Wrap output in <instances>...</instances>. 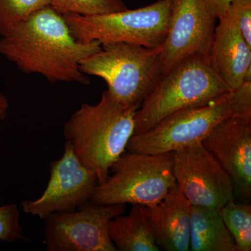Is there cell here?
Wrapping results in <instances>:
<instances>
[{
	"label": "cell",
	"instance_id": "6da1fadb",
	"mask_svg": "<svg viewBox=\"0 0 251 251\" xmlns=\"http://www.w3.org/2000/svg\"><path fill=\"white\" fill-rule=\"evenodd\" d=\"M102 49L99 41L80 42L52 6L38 10L0 38V54L25 74H39L51 83L90 85L80 63Z\"/></svg>",
	"mask_w": 251,
	"mask_h": 251
},
{
	"label": "cell",
	"instance_id": "7a4b0ae2",
	"mask_svg": "<svg viewBox=\"0 0 251 251\" xmlns=\"http://www.w3.org/2000/svg\"><path fill=\"white\" fill-rule=\"evenodd\" d=\"M137 110L125 106L107 90L97 105L82 104L64 125V138L78 161L96 173L99 184L125 152L134 133Z\"/></svg>",
	"mask_w": 251,
	"mask_h": 251
},
{
	"label": "cell",
	"instance_id": "3957f363",
	"mask_svg": "<svg viewBox=\"0 0 251 251\" xmlns=\"http://www.w3.org/2000/svg\"><path fill=\"white\" fill-rule=\"evenodd\" d=\"M230 91L206 56H191L162 74L135 113L133 134L143 133L183 108L209 103Z\"/></svg>",
	"mask_w": 251,
	"mask_h": 251
},
{
	"label": "cell",
	"instance_id": "277c9868",
	"mask_svg": "<svg viewBox=\"0 0 251 251\" xmlns=\"http://www.w3.org/2000/svg\"><path fill=\"white\" fill-rule=\"evenodd\" d=\"M161 48L126 43L103 44L100 51L81 61L80 70L103 78L119 102L138 110L163 74Z\"/></svg>",
	"mask_w": 251,
	"mask_h": 251
},
{
	"label": "cell",
	"instance_id": "5b68a950",
	"mask_svg": "<svg viewBox=\"0 0 251 251\" xmlns=\"http://www.w3.org/2000/svg\"><path fill=\"white\" fill-rule=\"evenodd\" d=\"M111 176L98 184L90 201L99 205L159 202L175 184L173 152H124L110 168Z\"/></svg>",
	"mask_w": 251,
	"mask_h": 251
},
{
	"label": "cell",
	"instance_id": "8992f818",
	"mask_svg": "<svg viewBox=\"0 0 251 251\" xmlns=\"http://www.w3.org/2000/svg\"><path fill=\"white\" fill-rule=\"evenodd\" d=\"M171 0H157L137 9L110 14L81 16L62 14L80 42L99 41L101 45L126 43L150 48H161L169 28Z\"/></svg>",
	"mask_w": 251,
	"mask_h": 251
},
{
	"label": "cell",
	"instance_id": "52a82bcc",
	"mask_svg": "<svg viewBox=\"0 0 251 251\" xmlns=\"http://www.w3.org/2000/svg\"><path fill=\"white\" fill-rule=\"evenodd\" d=\"M228 93L209 103L168 115L146 131L132 135L126 150L132 153L161 154L202 142L218 123L233 117Z\"/></svg>",
	"mask_w": 251,
	"mask_h": 251
},
{
	"label": "cell",
	"instance_id": "ba28073f",
	"mask_svg": "<svg viewBox=\"0 0 251 251\" xmlns=\"http://www.w3.org/2000/svg\"><path fill=\"white\" fill-rule=\"evenodd\" d=\"M125 209V204L99 205L89 201L72 212L51 214L45 219L46 251H116L109 223Z\"/></svg>",
	"mask_w": 251,
	"mask_h": 251
},
{
	"label": "cell",
	"instance_id": "9c48e42d",
	"mask_svg": "<svg viewBox=\"0 0 251 251\" xmlns=\"http://www.w3.org/2000/svg\"><path fill=\"white\" fill-rule=\"evenodd\" d=\"M173 173L191 205L220 211L235 198L228 174L201 142L173 151Z\"/></svg>",
	"mask_w": 251,
	"mask_h": 251
},
{
	"label": "cell",
	"instance_id": "30bf717a",
	"mask_svg": "<svg viewBox=\"0 0 251 251\" xmlns=\"http://www.w3.org/2000/svg\"><path fill=\"white\" fill-rule=\"evenodd\" d=\"M50 172L49 184L42 196L22 202L26 214L45 220L54 213L76 210L90 201L99 184L96 173L78 161L67 142L62 156L51 162Z\"/></svg>",
	"mask_w": 251,
	"mask_h": 251
},
{
	"label": "cell",
	"instance_id": "8fae6325",
	"mask_svg": "<svg viewBox=\"0 0 251 251\" xmlns=\"http://www.w3.org/2000/svg\"><path fill=\"white\" fill-rule=\"evenodd\" d=\"M216 21L204 0H171L169 28L160 51L163 74L191 56L207 57Z\"/></svg>",
	"mask_w": 251,
	"mask_h": 251
},
{
	"label": "cell",
	"instance_id": "7c38bea8",
	"mask_svg": "<svg viewBox=\"0 0 251 251\" xmlns=\"http://www.w3.org/2000/svg\"><path fill=\"white\" fill-rule=\"evenodd\" d=\"M201 143L228 174L234 197L250 203L251 121L227 117L218 123Z\"/></svg>",
	"mask_w": 251,
	"mask_h": 251
},
{
	"label": "cell",
	"instance_id": "4fadbf2b",
	"mask_svg": "<svg viewBox=\"0 0 251 251\" xmlns=\"http://www.w3.org/2000/svg\"><path fill=\"white\" fill-rule=\"evenodd\" d=\"M191 204L177 184L153 205H140L157 245L167 251H190Z\"/></svg>",
	"mask_w": 251,
	"mask_h": 251
},
{
	"label": "cell",
	"instance_id": "5bb4252c",
	"mask_svg": "<svg viewBox=\"0 0 251 251\" xmlns=\"http://www.w3.org/2000/svg\"><path fill=\"white\" fill-rule=\"evenodd\" d=\"M219 20L207 59L218 76L232 91L251 81V47L228 15Z\"/></svg>",
	"mask_w": 251,
	"mask_h": 251
},
{
	"label": "cell",
	"instance_id": "9a60e30c",
	"mask_svg": "<svg viewBox=\"0 0 251 251\" xmlns=\"http://www.w3.org/2000/svg\"><path fill=\"white\" fill-rule=\"evenodd\" d=\"M190 251H237L219 210L191 205Z\"/></svg>",
	"mask_w": 251,
	"mask_h": 251
},
{
	"label": "cell",
	"instance_id": "2e32d148",
	"mask_svg": "<svg viewBox=\"0 0 251 251\" xmlns=\"http://www.w3.org/2000/svg\"><path fill=\"white\" fill-rule=\"evenodd\" d=\"M108 231L117 251L161 250L145 221L139 204H133L128 215L121 214L113 218L109 223Z\"/></svg>",
	"mask_w": 251,
	"mask_h": 251
},
{
	"label": "cell",
	"instance_id": "e0dca14e",
	"mask_svg": "<svg viewBox=\"0 0 251 251\" xmlns=\"http://www.w3.org/2000/svg\"><path fill=\"white\" fill-rule=\"evenodd\" d=\"M226 227L235 242L237 251H251L250 203L229 201L220 210Z\"/></svg>",
	"mask_w": 251,
	"mask_h": 251
},
{
	"label": "cell",
	"instance_id": "ac0fdd59",
	"mask_svg": "<svg viewBox=\"0 0 251 251\" xmlns=\"http://www.w3.org/2000/svg\"><path fill=\"white\" fill-rule=\"evenodd\" d=\"M49 5V0H0V36L6 35L31 14Z\"/></svg>",
	"mask_w": 251,
	"mask_h": 251
},
{
	"label": "cell",
	"instance_id": "d6986e66",
	"mask_svg": "<svg viewBox=\"0 0 251 251\" xmlns=\"http://www.w3.org/2000/svg\"><path fill=\"white\" fill-rule=\"evenodd\" d=\"M50 6L61 14L94 16L127 9L124 0H49Z\"/></svg>",
	"mask_w": 251,
	"mask_h": 251
},
{
	"label": "cell",
	"instance_id": "ffe728a7",
	"mask_svg": "<svg viewBox=\"0 0 251 251\" xmlns=\"http://www.w3.org/2000/svg\"><path fill=\"white\" fill-rule=\"evenodd\" d=\"M20 211L15 204L0 206V240L12 242L22 238Z\"/></svg>",
	"mask_w": 251,
	"mask_h": 251
},
{
	"label": "cell",
	"instance_id": "44dd1931",
	"mask_svg": "<svg viewBox=\"0 0 251 251\" xmlns=\"http://www.w3.org/2000/svg\"><path fill=\"white\" fill-rule=\"evenodd\" d=\"M233 19L251 47V0H233L226 12Z\"/></svg>",
	"mask_w": 251,
	"mask_h": 251
},
{
	"label": "cell",
	"instance_id": "7402d4cb",
	"mask_svg": "<svg viewBox=\"0 0 251 251\" xmlns=\"http://www.w3.org/2000/svg\"><path fill=\"white\" fill-rule=\"evenodd\" d=\"M228 99L233 117L251 121V81L229 92Z\"/></svg>",
	"mask_w": 251,
	"mask_h": 251
},
{
	"label": "cell",
	"instance_id": "603a6c76",
	"mask_svg": "<svg viewBox=\"0 0 251 251\" xmlns=\"http://www.w3.org/2000/svg\"><path fill=\"white\" fill-rule=\"evenodd\" d=\"M233 0H204L206 9L217 19L222 17Z\"/></svg>",
	"mask_w": 251,
	"mask_h": 251
},
{
	"label": "cell",
	"instance_id": "cb8c5ba5",
	"mask_svg": "<svg viewBox=\"0 0 251 251\" xmlns=\"http://www.w3.org/2000/svg\"><path fill=\"white\" fill-rule=\"evenodd\" d=\"M9 103L4 94L0 93V120H4L9 112Z\"/></svg>",
	"mask_w": 251,
	"mask_h": 251
}]
</instances>
